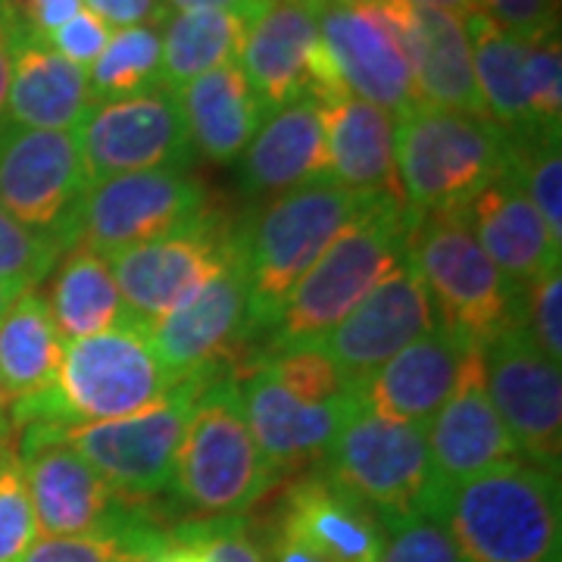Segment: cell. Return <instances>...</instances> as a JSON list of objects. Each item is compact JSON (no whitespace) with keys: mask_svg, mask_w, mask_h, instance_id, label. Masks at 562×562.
<instances>
[{"mask_svg":"<svg viewBox=\"0 0 562 562\" xmlns=\"http://www.w3.org/2000/svg\"><path fill=\"white\" fill-rule=\"evenodd\" d=\"M413 225L416 213L401 198L375 194L291 288L266 335V353L319 347L391 269L406 262Z\"/></svg>","mask_w":562,"mask_h":562,"instance_id":"1","label":"cell"},{"mask_svg":"<svg viewBox=\"0 0 562 562\" xmlns=\"http://www.w3.org/2000/svg\"><path fill=\"white\" fill-rule=\"evenodd\" d=\"M431 519L443 525L462 562H562L560 475L525 460L457 484Z\"/></svg>","mask_w":562,"mask_h":562,"instance_id":"2","label":"cell"},{"mask_svg":"<svg viewBox=\"0 0 562 562\" xmlns=\"http://www.w3.org/2000/svg\"><path fill=\"white\" fill-rule=\"evenodd\" d=\"M179 379L157 360L144 325H122L63 344L57 379L44 391L10 403V425H88L135 416L160 403Z\"/></svg>","mask_w":562,"mask_h":562,"instance_id":"3","label":"cell"},{"mask_svg":"<svg viewBox=\"0 0 562 562\" xmlns=\"http://www.w3.org/2000/svg\"><path fill=\"white\" fill-rule=\"evenodd\" d=\"M509 138L491 120L413 103L394 113V172L416 213L465 206L506 176Z\"/></svg>","mask_w":562,"mask_h":562,"instance_id":"4","label":"cell"},{"mask_svg":"<svg viewBox=\"0 0 562 562\" xmlns=\"http://www.w3.org/2000/svg\"><path fill=\"white\" fill-rule=\"evenodd\" d=\"M372 198L335 181H310L279 194L254 216V225L238 228L250 288V338L269 335L291 288Z\"/></svg>","mask_w":562,"mask_h":562,"instance_id":"5","label":"cell"},{"mask_svg":"<svg viewBox=\"0 0 562 562\" xmlns=\"http://www.w3.org/2000/svg\"><path fill=\"white\" fill-rule=\"evenodd\" d=\"M281 472L254 441L241 409L238 379L222 372L203 384L184 428L172 491L181 506L206 516H241L262 501Z\"/></svg>","mask_w":562,"mask_h":562,"instance_id":"6","label":"cell"},{"mask_svg":"<svg viewBox=\"0 0 562 562\" xmlns=\"http://www.w3.org/2000/svg\"><path fill=\"white\" fill-rule=\"evenodd\" d=\"M406 260L435 303L438 325L484 347L522 319V288L503 276L482 250L465 206L416 216Z\"/></svg>","mask_w":562,"mask_h":562,"instance_id":"7","label":"cell"},{"mask_svg":"<svg viewBox=\"0 0 562 562\" xmlns=\"http://www.w3.org/2000/svg\"><path fill=\"white\" fill-rule=\"evenodd\" d=\"M210 379L213 375L181 379L160 403L125 419L88 425L32 422L13 428V435L66 443L125 501H147L169 491L191 409Z\"/></svg>","mask_w":562,"mask_h":562,"instance_id":"8","label":"cell"},{"mask_svg":"<svg viewBox=\"0 0 562 562\" xmlns=\"http://www.w3.org/2000/svg\"><path fill=\"white\" fill-rule=\"evenodd\" d=\"M210 213L201 181L184 169L113 176L85 188L60 232L63 250H88L103 260L198 225Z\"/></svg>","mask_w":562,"mask_h":562,"instance_id":"9","label":"cell"},{"mask_svg":"<svg viewBox=\"0 0 562 562\" xmlns=\"http://www.w3.org/2000/svg\"><path fill=\"white\" fill-rule=\"evenodd\" d=\"M319 472L360 497L382 519L384 531L428 519L435 491L422 425L384 419L362 406L322 457Z\"/></svg>","mask_w":562,"mask_h":562,"instance_id":"10","label":"cell"},{"mask_svg":"<svg viewBox=\"0 0 562 562\" xmlns=\"http://www.w3.org/2000/svg\"><path fill=\"white\" fill-rule=\"evenodd\" d=\"M85 184L150 169H188L194 157L179 98L169 88H150L120 101L91 103L76 125Z\"/></svg>","mask_w":562,"mask_h":562,"instance_id":"11","label":"cell"},{"mask_svg":"<svg viewBox=\"0 0 562 562\" xmlns=\"http://www.w3.org/2000/svg\"><path fill=\"white\" fill-rule=\"evenodd\" d=\"M319 0H269L244 25L238 66L262 110H279L297 98L335 101L347 91L319 41Z\"/></svg>","mask_w":562,"mask_h":562,"instance_id":"12","label":"cell"},{"mask_svg":"<svg viewBox=\"0 0 562 562\" xmlns=\"http://www.w3.org/2000/svg\"><path fill=\"white\" fill-rule=\"evenodd\" d=\"M484 391L525 462L560 475L562 462V375L547 360L522 319L482 347Z\"/></svg>","mask_w":562,"mask_h":562,"instance_id":"13","label":"cell"},{"mask_svg":"<svg viewBox=\"0 0 562 562\" xmlns=\"http://www.w3.org/2000/svg\"><path fill=\"white\" fill-rule=\"evenodd\" d=\"M147 341L172 379L220 375L225 362L241 357L250 344V288L241 260V241L235 260L220 276L198 288L169 316L147 325Z\"/></svg>","mask_w":562,"mask_h":562,"instance_id":"14","label":"cell"},{"mask_svg":"<svg viewBox=\"0 0 562 562\" xmlns=\"http://www.w3.org/2000/svg\"><path fill=\"white\" fill-rule=\"evenodd\" d=\"M235 254L238 232L225 228L216 216H206L169 238L122 250L110 257V269L132 319L147 328L220 276Z\"/></svg>","mask_w":562,"mask_h":562,"instance_id":"15","label":"cell"},{"mask_svg":"<svg viewBox=\"0 0 562 562\" xmlns=\"http://www.w3.org/2000/svg\"><path fill=\"white\" fill-rule=\"evenodd\" d=\"M85 188L76 128L50 132L0 122V210L60 241Z\"/></svg>","mask_w":562,"mask_h":562,"instance_id":"16","label":"cell"},{"mask_svg":"<svg viewBox=\"0 0 562 562\" xmlns=\"http://www.w3.org/2000/svg\"><path fill=\"white\" fill-rule=\"evenodd\" d=\"M13 447L44 538L106 535L147 519L135 501L116 494L72 447L22 435H13Z\"/></svg>","mask_w":562,"mask_h":562,"instance_id":"17","label":"cell"},{"mask_svg":"<svg viewBox=\"0 0 562 562\" xmlns=\"http://www.w3.org/2000/svg\"><path fill=\"white\" fill-rule=\"evenodd\" d=\"M319 41L347 94L401 113L419 103L401 32L379 0L325 3L319 0Z\"/></svg>","mask_w":562,"mask_h":562,"instance_id":"18","label":"cell"},{"mask_svg":"<svg viewBox=\"0 0 562 562\" xmlns=\"http://www.w3.org/2000/svg\"><path fill=\"white\" fill-rule=\"evenodd\" d=\"M438 328V313L409 260L391 269L319 344L347 387H362L403 347Z\"/></svg>","mask_w":562,"mask_h":562,"instance_id":"19","label":"cell"},{"mask_svg":"<svg viewBox=\"0 0 562 562\" xmlns=\"http://www.w3.org/2000/svg\"><path fill=\"white\" fill-rule=\"evenodd\" d=\"M241 409L254 441L272 469L297 472L303 465H319L322 457L338 441L344 425L362 409L360 387L344 391L325 403L297 401L288 394L260 362L238 375Z\"/></svg>","mask_w":562,"mask_h":562,"instance_id":"20","label":"cell"},{"mask_svg":"<svg viewBox=\"0 0 562 562\" xmlns=\"http://www.w3.org/2000/svg\"><path fill=\"white\" fill-rule=\"evenodd\" d=\"M479 360V344L438 325L369 375L360 387L362 406L384 419L425 428L460 391L462 379Z\"/></svg>","mask_w":562,"mask_h":562,"instance_id":"21","label":"cell"},{"mask_svg":"<svg viewBox=\"0 0 562 562\" xmlns=\"http://www.w3.org/2000/svg\"><path fill=\"white\" fill-rule=\"evenodd\" d=\"M425 443H428L431 491H435L428 519L438 501L457 484L469 482L494 465L519 460L516 443L484 391V353L462 379L460 391L425 425Z\"/></svg>","mask_w":562,"mask_h":562,"instance_id":"22","label":"cell"},{"mask_svg":"<svg viewBox=\"0 0 562 562\" xmlns=\"http://www.w3.org/2000/svg\"><path fill=\"white\" fill-rule=\"evenodd\" d=\"M272 522L328 562H379L387 538L382 519L319 469L288 484Z\"/></svg>","mask_w":562,"mask_h":562,"instance_id":"23","label":"cell"},{"mask_svg":"<svg viewBox=\"0 0 562 562\" xmlns=\"http://www.w3.org/2000/svg\"><path fill=\"white\" fill-rule=\"evenodd\" d=\"M379 3L401 32L419 103L487 120L460 16L431 7H413L403 0H379Z\"/></svg>","mask_w":562,"mask_h":562,"instance_id":"24","label":"cell"},{"mask_svg":"<svg viewBox=\"0 0 562 562\" xmlns=\"http://www.w3.org/2000/svg\"><path fill=\"white\" fill-rule=\"evenodd\" d=\"M465 220L484 254L516 288L525 291L560 269V244L509 172L465 203Z\"/></svg>","mask_w":562,"mask_h":562,"instance_id":"25","label":"cell"},{"mask_svg":"<svg viewBox=\"0 0 562 562\" xmlns=\"http://www.w3.org/2000/svg\"><path fill=\"white\" fill-rule=\"evenodd\" d=\"M241 169L254 194H284L310 181H328L322 103L297 98L269 110L241 154Z\"/></svg>","mask_w":562,"mask_h":562,"instance_id":"26","label":"cell"},{"mask_svg":"<svg viewBox=\"0 0 562 562\" xmlns=\"http://www.w3.org/2000/svg\"><path fill=\"white\" fill-rule=\"evenodd\" d=\"M88 72L63 60L47 41L25 25L13 41V79L7 94V122L25 128L72 132L91 110Z\"/></svg>","mask_w":562,"mask_h":562,"instance_id":"27","label":"cell"},{"mask_svg":"<svg viewBox=\"0 0 562 562\" xmlns=\"http://www.w3.org/2000/svg\"><path fill=\"white\" fill-rule=\"evenodd\" d=\"M328 181L366 191L401 198L394 172V113L344 94L322 103Z\"/></svg>","mask_w":562,"mask_h":562,"instance_id":"28","label":"cell"},{"mask_svg":"<svg viewBox=\"0 0 562 562\" xmlns=\"http://www.w3.org/2000/svg\"><path fill=\"white\" fill-rule=\"evenodd\" d=\"M176 98L191 150L220 166L241 160L247 144L266 120L260 98L247 85L238 63H225L201 79L181 85Z\"/></svg>","mask_w":562,"mask_h":562,"instance_id":"29","label":"cell"},{"mask_svg":"<svg viewBox=\"0 0 562 562\" xmlns=\"http://www.w3.org/2000/svg\"><path fill=\"white\" fill-rule=\"evenodd\" d=\"M462 29L472 50V69L475 85L482 94L487 120L501 128L506 138H525V135H550L538 132L528 94H525V60H528V41L501 29L482 10L462 16Z\"/></svg>","mask_w":562,"mask_h":562,"instance_id":"30","label":"cell"},{"mask_svg":"<svg viewBox=\"0 0 562 562\" xmlns=\"http://www.w3.org/2000/svg\"><path fill=\"white\" fill-rule=\"evenodd\" d=\"M63 338L38 291H22L0 316V384L7 403L25 401L57 379Z\"/></svg>","mask_w":562,"mask_h":562,"instance_id":"31","label":"cell"},{"mask_svg":"<svg viewBox=\"0 0 562 562\" xmlns=\"http://www.w3.org/2000/svg\"><path fill=\"white\" fill-rule=\"evenodd\" d=\"M60 269L50 284V316L63 341L91 338L110 328L135 325L113 281L110 260L88 250H63Z\"/></svg>","mask_w":562,"mask_h":562,"instance_id":"32","label":"cell"},{"mask_svg":"<svg viewBox=\"0 0 562 562\" xmlns=\"http://www.w3.org/2000/svg\"><path fill=\"white\" fill-rule=\"evenodd\" d=\"M247 22L225 10H176L162 20L160 85L179 91L225 63L238 60Z\"/></svg>","mask_w":562,"mask_h":562,"instance_id":"33","label":"cell"},{"mask_svg":"<svg viewBox=\"0 0 562 562\" xmlns=\"http://www.w3.org/2000/svg\"><path fill=\"white\" fill-rule=\"evenodd\" d=\"M162 69V35L160 25H128L116 29L101 57L91 63L88 91L91 101H120L160 85Z\"/></svg>","mask_w":562,"mask_h":562,"instance_id":"34","label":"cell"},{"mask_svg":"<svg viewBox=\"0 0 562 562\" xmlns=\"http://www.w3.org/2000/svg\"><path fill=\"white\" fill-rule=\"evenodd\" d=\"M538 210L550 238L562 247V154L560 135L509 138V169Z\"/></svg>","mask_w":562,"mask_h":562,"instance_id":"35","label":"cell"},{"mask_svg":"<svg viewBox=\"0 0 562 562\" xmlns=\"http://www.w3.org/2000/svg\"><path fill=\"white\" fill-rule=\"evenodd\" d=\"M160 531L150 519L106 531V535H79V538H41L32 543L22 562H147L162 543Z\"/></svg>","mask_w":562,"mask_h":562,"instance_id":"36","label":"cell"},{"mask_svg":"<svg viewBox=\"0 0 562 562\" xmlns=\"http://www.w3.org/2000/svg\"><path fill=\"white\" fill-rule=\"evenodd\" d=\"M63 247L54 235L25 228L7 210H0V281L16 291H35L54 272Z\"/></svg>","mask_w":562,"mask_h":562,"instance_id":"37","label":"cell"},{"mask_svg":"<svg viewBox=\"0 0 562 562\" xmlns=\"http://www.w3.org/2000/svg\"><path fill=\"white\" fill-rule=\"evenodd\" d=\"M276 379V382L294 394L297 401L325 403L341 397L344 391H350L341 372L335 369V362L325 357L322 347H294V350H276V353H262L257 360ZM250 369V366H247ZM244 369V372H247Z\"/></svg>","mask_w":562,"mask_h":562,"instance_id":"38","label":"cell"},{"mask_svg":"<svg viewBox=\"0 0 562 562\" xmlns=\"http://www.w3.org/2000/svg\"><path fill=\"white\" fill-rule=\"evenodd\" d=\"M35 541H38L35 506L29 497L16 447L10 441L0 457V562H22Z\"/></svg>","mask_w":562,"mask_h":562,"instance_id":"39","label":"cell"},{"mask_svg":"<svg viewBox=\"0 0 562 562\" xmlns=\"http://www.w3.org/2000/svg\"><path fill=\"white\" fill-rule=\"evenodd\" d=\"M525 94L538 132L562 135V50L560 35L528 41L525 60Z\"/></svg>","mask_w":562,"mask_h":562,"instance_id":"40","label":"cell"},{"mask_svg":"<svg viewBox=\"0 0 562 562\" xmlns=\"http://www.w3.org/2000/svg\"><path fill=\"white\" fill-rule=\"evenodd\" d=\"M169 535L194 543L206 562H266L260 541L250 535V525L244 516H206L179 525Z\"/></svg>","mask_w":562,"mask_h":562,"instance_id":"41","label":"cell"},{"mask_svg":"<svg viewBox=\"0 0 562 562\" xmlns=\"http://www.w3.org/2000/svg\"><path fill=\"white\" fill-rule=\"evenodd\" d=\"M522 325L547 360L562 362V276L550 272L538 284L525 288Z\"/></svg>","mask_w":562,"mask_h":562,"instance_id":"42","label":"cell"},{"mask_svg":"<svg viewBox=\"0 0 562 562\" xmlns=\"http://www.w3.org/2000/svg\"><path fill=\"white\" fill-rule=\"evenodd\" d=\"M379 562H462L450 535L435 519H413L387 531Z\"/></svg>","mask_w":562,"mask_h":562,"instance_id":"43","label":"cell"},{"mask_svg":"<svg viewBox=\"0 0 562 562\" xmlns=\"http://www.w3.org/2000/svg\"><path fill=\"white\" fill-rule=\"evenodd\" d=\"M479 10L522 41H543L550 35H560L557 0H479Z\"/></svg>","mask_w":562,"mask_h":562,"instance_id":"44","label":"cell"},{"mask_svg":"<svg viewBox=\"0 0 562 562\" xmlns=\"http://www.w3.org/2000/svg\"><path fill=\"white\" fill-rule=\"evenodd\" d=\"M110 35H113V29H110L101 16H94L91 10L81 7L79 13L66 22V25L54 29L50 35H44V41H47L50 50L60 54L63 60L76 63L81 69H88L91 63L101 57V50L106 47Z\"/></svg>","mask_w":562,"mask_h":562,"instance_id":"45","label":"cell"},{"mask_svg":"<svg viewBox=\"0 0 562 562\" xmlns=\"http://www.w3.org/2000/svg\"><path fill=\"white\" fill-rule=\"evenodd\" d=\"M85 10L101 16L110 29L128 25H160L169 16V7L162 0H81Z\"/></svg>","mask_w":562,"mask_h":562,"instance_id":"46","label":"cell"},{"mask_svg":"<svg viewBox=\"0 0 562 562\" xmlns=\"http://www.w3.org/2000/svg\"><path fill=\"white\" fill-rule=\"evenodd\" d=\"M266 562H328L322 560L319 553H313L306 543H301L294 535H288L284 528L276 522H269L262 528V535L257 538Z\"/></svg>","mask_w":562,"mask_h":562,"instance_id":"47","label":"cell"},{"mask_svg":"<svg viewBox=\"0 0 562 562\" xmlns=\"http://www.w3.org/2000/svg\"><path fill=\"white\" fill-rule=\"evenodd\" d=\"M25 22L13 10L10 0H0V120L7 110V94H10V79H13V41L20 35Z\"/></svg>","mask_w":562,"mask_h":562,"instance_id":"48","label":"cell"},{"mask_svg":"<svg viewBox=\"0 0 562 562\" xmlns=\"http://www.w3.org/2000/svg\"><path fill=\"white\" fill-rule=\"evenodd\" d=\"M176 10H225L235 13L244 22H250L254 16H260L262 10L269 7V0H169Z\"/></svg>","mask_w":562,"mask_h":562,"instance_id":"49","label":"cell"},{"mask_svg":"<svg viewBox=\"0 0 562 562\" xmlns=\"http://www.w3.org/2000/svg\"><path fill=\"white\" fill-rule=\"evenodd\" d=\"M147 562H206V560H203V553L194 547V543L181 541V538H176V535H169L166 543H162L160 550H157V553H154Z\"/></svg>","mask_w":562,"mask_h":562,"instance_id":"50","label":"cell"},{"mask_svg":"<svg viewBox=\"0 0 562 562\" xmlns=\"http://www.w3.org/2000/svg\"><path fill=\"white\" fill-rule=\"evenodd\" d=\"M403 3H413V7H431V10H443V13H453V16H469L479 10V0H403Z\"/></svg>","mask_w":562,"mask_h":562,"instance_id":"51","label":"cell"},{"mask_svg":"<svg viewBox=\"0 0 562 562\" xmlns=\"http://www.w3.org/2000/svg\"><path fill=\"white\" fill-rule=\"evenodd\" d=\"M10 441H13V425H10V419L0 413V457H3V450L10 447Z\"/></svg>","mask_w":562,"mask_h":562,"instance_id":"52","label":"cell"},{"mask_svg":"<svg viewBox=\"0 0 562 562\" xmlns=\"http://www.w3.org/2000/svg\"><path fill=\"white\" fill-rule=\"evenodd\" d=\"M16 297H20V291H16V288H10V284H3V281H0V316H3V313H7V306H10V303L16 301Z\"/></svg>","mask_w":562,"mask_h":562,"instance_id":"53","label":"cell"},{"mask_svg":"<svg viewBox=\"0 0 562 562\" xmlns=\"http://www.w3.org/2000/svg\"><path fill=\"white\" fill-rule=\"evenodd\" d=\"M3 406H10V403H7V394H3V384H0V409H3Z\"/></svg>","mask_w":562,"mask_h":562,"instance_id":"54","label":"cell"},{"mask_svg":"<svg viewBox=\"0 0 562 562\" xmlns=\"http://www.w3.org/2000/svg\"><path fill=\"white\" fill-rule=\"evenodd\" d=\"M325 3H362V0H325Z\"/></svg>","mask_w":562,"mask_h":562,"instance_id":"55","label":"cell"}]
</instances>
